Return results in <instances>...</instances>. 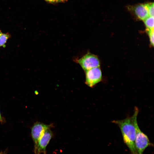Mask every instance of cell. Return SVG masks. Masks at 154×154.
<instances>
[{"mask_svg":"<svg viewBox=\"0 0 154 154\" xmlns=\"http://www.w3.org/2000/svg\"><path fill=\"white\" fill-rule=\"evenodd\" d=\"M74 61L78 64L85 71L91 68L99 67L100 63L97 56L88 52L80 58H76Z\"/></svg>","mask_w":154,"mask_h":154,"instance_id":"3957f363","label":"cell"},{"mask_svg":"<svg viewBox=\"0 0 154 154\" xmlns=\"http://www.w3.org/2000/svg\"><path fill=\"white\" fill-rule=\"evenodd\" d=\"M46 1L51 3H59L65 2L68 0H45Z\"/></svg>","mask_w":154,"mask_h":154,"instance_id":"7c38bea8","label":"cell"},{"mask_svg":"<svg viewBox=\"0 0 154 154\" xmlns=\"http://www.w3.org/2000/svg\"><path fill=\"white\" fill-rule=\"evenodd\" d=\"M149 16L154 17V3H145Z\"/></svg>","mask_w":154,"mask_h":154,"instance_id":"30bf717a","label":"cell"},{"mask_svg":"<svg viewBox=\"0 0 154 154\" xmlns=\"http://www.w3.org/2000/svg\"><path fill=\"white\" fill-rule=\"evenodd\" d=\"M0 154H3V153H0Z\"/></svg>","mask_w":154,"mask_h":154,"instance_id":"5bb4252c","label":"cell"},{"mask_svg":"<svg viewBox=\"0 0 154 154\" xmlns=\"http://www.w3.org/2000/svg\"><path fill=\"white\" fill-rule=\"evenodd\" d=\"M0 121L1 122L3 121V119L2 118V117L1 116L0 112Z\"/></svg>","mask_w":154,"mask_h":154,"instance_id":"4fadbf2b","label":"cell"},{"mask_svg":"<svg viewBox=\"0 0 154 154\" xmlns=\"http://www.w3.org/2000/svg\"><path fill=\"white\" fill-rule=\"evenodd\" d=\"M85 72V83L88 86L92 88L101 81L102 73L99 67L91 68Z\"/></svg>","mask_w":154,"mask_h":154,"instance_id":"5b68a950","label":"cell"},{"mask_svg":"<svg viewBox=\"0 0 154 154\" xmlns=\"http://www.w3.org/2000/svg\"><path fill=\"white\" fill-rule=\"evenodd\" d=\"M1 31L0 30V35L1 34Z\"/></svg>","mask_w":154,"mask_h":154,"instance_id":"9a60e30c","label":"cell"},{"mask_svg":"<svg viewBox=\"0 0 154 154\" xmlns=\"http://www.w3.org/2000/svg\"><path fill=\"white\" fill-rule=\"evenodd\" d=\"M139 112L137 107L134 108V112L132 116L135 127L136 133L135 145L137 154H143L146 148L151 145L147 136L140 129L137 124V117Z\"/></svg>","mask_w":154,"mask_h":154,"instance_id":"7a4b0ae2","label":"cell"},{"mask_svg":"<svg viewBox=\"0 0 154 154\" xmlns=\"http://www.w3.org/2000/svg\"><path fill=\"white\" fill-rule=\"evenodd\" d=\"M10 37V36L8 33L4 34L1 33L0 35V46L3 45Z\"/></svg>","mask_w":154,"mask_h":154,"instance_id":"9c48e42d","label":"cell"},{"mask_svg":"<svg viewBox=\"0 0 154 154\" xmlns=\"http://www.w3.org/2000/svg\"><path fill=\"white\" fill-rule=\"evenodd\" d=\"M52 126V124L47 125L39 122L34 124L31 128V135L34 146L37 144L38 140L44 132L48 129L51 128Z\"/></svg>","mask_w":154,"mask_h":154,"instance_id":"52a82bcc","label":"cell"},{"mask_svg":"<svg viewBox=\"0 0 154 154\" xmlns=\"http://www.w3.org/2000/svg\"><path fill=\"white\" fill-rule=\"evenodd\" d=\"M127 8L131 13L139 20L143 21L149 16L145 3L129 6Z\"/></svg>","mask_w":154,"mask_h":154,"instance_id":"8992f818","label":"cell"},{"mask_svg":"<svg viewBox=\"0 0 154 154\" xmlns=\"http://www.w3.org/2000/svg\"><path fill=\"white\" fill-rule=\"evenodd\" d=\"M53 136L50 128L46 130L41 136L36 145L34 146L35 154H46V148Z\"/></svg>","mask_w":154,"mask_h":154,"instance_id":"277c9868","label":"cell"},{"mask_svg":"<svg viewBox=\"0 0 154 154\" xmlns=\"http://www.w3.org/2000/svg\"><path fill=\"white\" fill-rule=\"evenodd\" d=\"M143 21L147 29H154V17L149 16Z\"/></svg>","mask_w":154,"mask_h":154,"instance_id":"ba28073f","label":"cell"},{"mask_svg":"<svg viewBox=\"0 0 154 154\" xmlns=\"http://www.w3.org/2000/svg\"><path fill=\"white\" fill-rule=\"evenodd\" d=\"M147 31L149 37L151 44L153 46L154 35V29H147Z\"/></svg>","mask_w":154,"mask_h":154,"instance_id":"8fae6325","label":"cell"},{"mask_svg":"<svg viewBox=\"0 0 154 154\" xmlns=\"http://www.w3.org/2000/svg\"><path fill=\"white\" fill-rule=\"evenodd\" d=\"M112 122L119 128L123 141L132 154H137L135 145L136 131L132 116L122 120H113Z\"/></svg>","mask_w":154,"mask_h":154,"instance_id":"6da1fadb","label":"cell"}]
</instances>
